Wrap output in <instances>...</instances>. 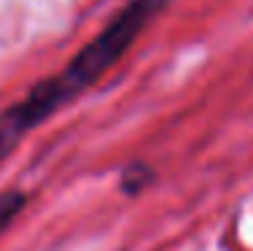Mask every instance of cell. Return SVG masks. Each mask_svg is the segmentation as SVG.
<instances>
[{
	"label": "cell",
	"mask_w": 253,
	"mask_h": 251,
	"mask_svg": "<svg viewBox=\"0 0 253 251\" xmlns=\"http://www.w3.org/2000/svg\"><path fill=\"white\" fill-rule=\"evenodd\" d=\"M167 5H170V0H129L70 59L62 73L38 81L19 103L11 105L0 116V162L11 157V151L27 138L30 130H35L51 113H57L62 105L76 100L81 92H86L100 76H105L132 49V44L154 22V16L162 14Z\"/></svg>",
	"instance_id": "6da1fadb"
},
{
	"label": "cell",
	"mask_w": 253,
	"mask_h": 251,
	"mask_svg": "<svg viewBox=\"0 0 253 251\" xmlns=\"http://www.w3.org/2000/svg\"><path fill=\"white\" fill-rule=\"evenodd\" d=\"M151 181H154V167L146 162H129L122 170V192L126 195H140Z\"/></svg>",
	"instance_id": "7a4b0ae2"
},
{
	"label": "cell",
	"mask_w": 253,
	"mask_h": 251,
	"mask_svg": "<svg viewBox=\"0 0 253 251\" xmlns=\"http://www.w3.org/2000/svg\"><path fill=\"white\" fill-rule=\"evenodd\" d=\"M27 197L25 192H16V189H8V192H0V232H5L14 219L25 211Z\"/></svg>",
	"instance_id": "3957f363"
}]
</instances>
